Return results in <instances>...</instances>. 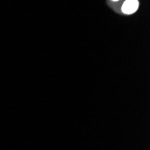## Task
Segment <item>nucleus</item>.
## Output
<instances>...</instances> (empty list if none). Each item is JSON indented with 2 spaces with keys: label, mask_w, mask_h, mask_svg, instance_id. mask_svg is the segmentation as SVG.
Instances as JSON below:
<instances>
[{
  "label": "nucleus",
  "mask_w": 150,
  "mask_h": 150,
  "mask_svg": "<svg viewBox=\"0 0 150 150\" xmlns=\"http://www.w3.org/2000/svg\"><path fill=\"white\" fill-rule=\"evenodd\" d=\"M139 8V1L138 0H127L122 6V12L126 15H130L137 11Z\"/></svg>",
  "instance_id": "1"
},
{
  "label": "nucleus",
  "mask_w": 150,
  "mask_h": 150,
  "mask_svg": "<svg viewBox=\"0 0 150 150\" xmlns=\"http://www.w3.org/2000/svg\"><path fill=\"white\" fill-rule=\"evenodd\" d=\"M112 1H118V0H112Z\"/></svg>",
  "instance_id": "2"
}]
</instances>
